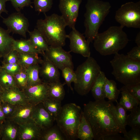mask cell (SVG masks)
Returning a JSON list of instances; mask_svg holds the SVG:
<instances>
[{"label":"cell","instance_id":"obj_15","mask_svg":"<svg viewBox=\"0 0 140 140\" xmlns=\"http://www.w3.org/2000/svg\"><path fill=\"white\" fill-rule=\"evenodd\" d=\"M48 84L42 82L27 87L24 90L28 102L35 106L42 103L48 97Z\"/></svg>","mask_w":140,"mask_h":140},{"label":"cell","instance_id":"obj_4","mask_svg":"<svg viewBox=\"0 0 140 140\" xmlns=\"http://www.w3.org/2000/svg\"><path fill=\"white\" fill-rule=\"evenodd\" d=\"M44 19H38L36 28L41 33L49 46L62 47L68 38L65 30L67 26L61 15L53 13L50 16L45 14Z\"/></svg>","mask_w":140,"mask_h":140},{"label":"cell","instance_id":"obj_33","mask_svg":"<svg viewBox=\"0 0 140 140\" xmlns=\"http://www.w3.org/2000/svg\"><path fill=\"white\" fill-rule=\"evenodd\" d=\"M66 139L59 129L52 127L43 132L41 140H65Z\"/></svg>","mask_w":140,"mask_h":140},{"label":"cell","instance_id":"obj_30","mask_svg":"<svg viewBox=\"0 0 140 140\" xmlns=\"http://www.w3.org/2000/svg\"><path fill=\"white\" fill-rule=\"evenodd\" d=\"M40 67L39 64H37L25 68L27 78V87L35 85L43 82L39 77Z\"/></svg>","mask_w":140,"mask_h":140},{"label":"cell","instance_id":"obj_48","mask_svg":"<svg viewBox=\"0 0 140 140\" xmlns=\"http://www.w3.org/2000/svg\"><path fill=\"white\" fill-rule=\"evenodd\" d=\"M135 41L137 46L140 47V32H139L136 36Z\"/></svg>","mask_w":140,"mask_h":140},{"label":"cell","instance_id":"obj_51","mask_svg":"<svg viewBox=\"0 0 140 140\" xmlns=\"http://www.w3.org/2000/svg\"><path fill=\"white\" fill-rule=\"evenodd\" d=\"M1 66L0 65V70L1 69Z\"/></svg>","mask_w":140,"mask_h":140},{"label":"cell","instance_id":"obj_17","mask_svg":"<svg viewBox=\"0 0 140 140\" xmlns=\"http://www.w3.org/2000/svg\"><path fill=\"white\" fill-rule=\"evenodd\" d=\"M35 105L29 102L17 105L9 119L18 124L25 123L32 119Z\"/></svg>","mask_w":140,"mask_h":140},{"label":"cell","instance_id":"obj_28","mask_svg":"<svg viewBox=\"0 0 140 140\" xmlns=\"http://www.w3.org/2000/svg\"><path fill=\"white\" fill-rule=\"evenodd\" d=\"M65 82L62 83L59 81L48 84V98L61 101L64 98L65 92L64 85Z\"/></svg>","mask_w":140,"mask_h":140},{"label":"cell","instance_id":"obj_44","mask_svg":"<svg viewBox=\"0 0 140 140\" xmlns=\"http://www.w3.org/2000/svg\"><path fill=\"white\" fill-rule=\"evenodd\" d=\"M127 55L132 59L140 61V47L137 46L133 47Z\"/></svg>","mask_w":140,"mask_h":140},{"label":"cell","instance_id":"obj_1","mask_svg":"<svg viewBox=\"0 0 140 140\" xmlns=\"http://www.w3.org/2000/svg\"><path fill=\"white\" fill-rule=\"evenodd\" d=\"M82 111L91 127L94 140H102L105 136L113 134H127L117 119L113 102L104 99L90 101L84 104Z\"/></svg>","mask_w":140,"mask_h":140},{"label":"cell","instance_id":"obj_40","mask_svg":"<svg viewBox=\"0 0 140 140\" xmlns=\"http://www.w3.org/2000/svg\"><path fill=\"white\" fill-rule=\"evenodd\" d=\"M1 105L6 119H9L12 115L16 105L7 102H1Z\"/></svg>","mask_w":140,"mask_h":140},{"label":"cell","instance_id":"obj_14","mask_svg":"<svg viewBox=\"0 0 140 140\" xmlns=\"http://www.w3.org/2000/svg\"><path fill=\"white\" fill-rule=\"evenodd\" d=\"M40 64L39 76L42 81L49 84L60 81V73L58 68L43 54Z\"/></svg>","mask_w":140,"mask_h":140},{"label":"cell","instance_id":"obj_49","mask_svg":"<svg viewBox=\"0 0 140 140\" xmlns=\"http://www.w3.org/2000/svg\"><path fill=\"white\" fill-rule=\"evenodd\" d=\"M3 90V89L1 87V86L0 85V97L2 94V92Z\"/></svg>","mask_w":140,"mask_h":140},{"label":"cell","instance_id":"obj_37","mask_svg":"<svg viewBox=\"0 0 140 140\" xmlns=\"http://www.w3.org/2000/svg\"><path fill=\"white\" fill-rule=\"evenodd\" d=\"M13 76L17 86L24 91L27 85V78L25 68L22 67L20 71Z\"/></svg>","mask_w":140,"mask_h":140},{"label":"cell","instance_id":"obj_9","mask_svg":"<svg viewBox=\"0 0 140 140\" xmlns=\"http://www.w3.org/2000/svg\"><path fill=\"white\" fill-rule=\"evenodd\" d=\"M71 52L70 51H65L62 47L49 46L48 49L43 54L59 69L61 71L66 67L74 69Z\"/></svg>","mask_w":140,"mask_h":140},{"label":"cell","instance_id":"obj_19","mask_svg":"<svg viewBox=\"0 0 140 140\" xmlns=\"http://www.w3.org/2000/svg\"><path fill=\"white\" fill-rule=\"evenodd\" d=\"M18 130V124L11 120L6 119L1 124V140H16Z\"/></svg>","mask_w":140,"mask_h":140},{"label":"cell","instance_id":"obj_41","mask_svg":"<svg viewBox=\"0 0 140 140\" xmlns=\"http://www.w3.org/2000/svg\"><path fill=\"white\" fill-rule=\"evenodd\" d=\"M31 0H6L10 1L15 10L20 12L25 7L31 6Z\"/></svg>","mask_w":140,"mask_h":140},{"label":"cell","instance_id":"obj_20","mask_svg":"<svg viewBox=\"0 0 140 140\" xmlns=\"http://www.w3.org/2000/svg\"><path fill=\"white\" fill-rule=\"evenodd\" d=\"M10 32L0 26V58H3L12 50L15 39L10 35Z\"/></svg>","mask_w":140,"mask_h":140},{"label":"cell","instance_id":"obj_25","mask_svg":"<svg viewBox=\"0 0 140 140\" xmlns=\"http://www.w3.org/2000/svg\"><path fill=\"white\" fill-rule=\"evenodd\" d=\"M12 49L18 52L23 53H33L42 55L43 53L35 48L31 45L29 39L14 40Z\"/></svg>","mask_w":140,"mask_h":140},{"label":"cell","instance_id":"obj_23","mask_svg":"<svg viewBox=\"0 0 140 140\" xmlns=\"http://www.w3.org/2000/svg\"><path fill=\"white\" fill-rule=\"evenodd\" d=\"M77 137L81 140H92L94 136L91 127L84 117L82 111L78 128Z\"/></svg>","mask_w":140,"mask_h":140},{"label":"cell","instance_id":"obj_11","mask_svg":"<svg viewBox=\"0 0 140 140\" xmlns=\"http://www.w3.org/2000/svg\"><path fill=\"white\" fill-rule=\"evenodd\" d=\"M3 18V22L7 30L13 33L18 34L26 38L29 26L28 19L20 12L10 14L7 17Z\"/></svg>","mask_w":140,"mask_h":140},{"label":"cell","instance_id":"obj_39","mask_svg":"<svg viewBox=\"0 0 140 140\" xmlns=\"http://www.w3.org/2000/svg\"><path fill=\"white\" fill-rule=\"evenodd\" d=\"M1 68L8 73L13 76L19 72L22 67L17 63L14 64H2Z\"/></svg>","mask_w":140,"mask_h":140},{"label":"cell","instance_id":"obj_34","mask_svg":"<svg viewBox=\"0 0 140 140\" xmlns=\"http://www.w3.org/2000/svg\"><path fill=\"white\" fill-rule=\"evenodd\" d=\"M116 102L117 104L115 106V110L117 119L122 129L127 132L125 129L128 117L127 111L117 101Z\"/></svg>","mask_w":140,"mask_h":140},{"label":"cell","instance_id":"obj_10","mask_svg":"<svg viewBox=\"0 0 140 140\" xmlns=\"http://www.w3.org/2000/svg\"><path fill=\"white\" fill-rule=\"evenodd\" d=\"M82 0H59V8L61 15L67 26L75 28L79 7Z\"/></svg>","mask_w":140,"mask_h":140},{"label":"cell","instance_id":"obj_16","mask_svg":"<svg viewBox=\"0 0 140 140\" xmlns=\"http://www.w3.org/2000/svg\"><path fill=\"white\" fill-rule=\"evenodd\" d=\"M32 119L43 130L44 132L52 127L54 119L44 107L42 103L35 106Z\"/></svg>","mask_w":140,"mask_h":140},{"label":"cell","instance_id":"obj_35","mask_svg":"<svg viewBox=\"0 0 140 140\" xmlns=\"http://www.w3.org/2000/svg\"><path fill=\"white\" fill-rule=\"evenodd\" d=\"M62 77L65 80V83L71 90L73 91V89L71 86L72 82L74 84L77 82L76 74L73 69L69 67L64 68L61 71Z\"/></svg>","mask_w":140,"mask_h":140},{"label":"cell","instance_id":"obj_38","mask_svg":"<svg viewBox=\"0 0 140 140\" xmlns=\"http://www.w3.org/2000/svg\"><path fill=\"white\" fill-rule=\"evenodd\" d=\"M18 53L12 50L3 58L2 64H14L18 63Z\"/></svg>","mask_w":140,"mask_h":140},{"label":"cell","instance_id":"obj_12","mask_svg":"<svg viewBox=\"0 0 140 140\" xmlns=\"http://www.w3.org/2000/svg\"><path fill=\"white\" fill-rule=\"evenodd\" d=\"M69 40V47L71 52L79 54L85 57L90 56V43L86 40L83 34L75 28L72 29L68 35Z\"/></svg>","mask_w":140,"mask_h":140},{"label":"cell","instance_id":"obj_22","mask_svg":"<svg viewBox=\"0 0 140 140\" xmlns=\"http://www.w3.org/2000/svg\"><path fill=\"white\" fill-rule=\"evenodd\" d=\"M121 97L119 103L126 111H130L140 104V102L130 94L124 86L120 89Z\"/></svg>","mask_w":140,"mask_h":140},{"label":"cell","instance_id":"obj_21","mask_svg":"<svg viewBox=\"0 0 140 140\" xmlns=\"http://www.w3.org/2000/svg\"><path fill=\"white\" fill-rule=\"evenodd\" d=\"M28 32L30 36L29 40L35 48L43 53L48 49L49 46L41 33L36 28Z\"/></svg>","mask_w":140,"mask_h":140},{"label":"cell","instance_id":"obj_45","mask_svg":"<svg viewBox=\"0 0 140 140\" xmlns=\"http://www.w3.org/2000/svg\"><path fill=\"white\" fill-rule=\"evenodd\" d=\"M102 140H125V139L119 133H116L105 136Z\"/></svg>","mask_w":140,"mask_h":140},{"label":"cell","instance_id":"obj_32","mask_svg":"<svg viewBox=\"0 0 140 140\" xmlns=\"http://www.w3.org/2000/svg\"><path fill=\"white\" fill-rule=\"evenodd\" d=\"M128 115L127 125L131 128L140 129V106L132 109Z\"/></svg>","mask_w":140,"mask_h":140},{"label":"cell","instance_id":"obj_2","mask_svg":"<svg viewBox=\"0 0 140 140\" xmlns=\"http://www.w3.org/2000/svg\"><path fill=\"white\" fill-rule=\"evenodd\" d=\"M121 26H112L101 33H98L93 41L96 50L101 55H108L118 53L129 41L127 34Z\"/></svg>","mask_w":140,"mask_h":140},{"label":"cell","instance_id":"obj_18","mask_svg":"<svg viewBox=\"0 0 140 140\" xmlns=\"http://www.w3.org/2000/svg\"><path fill=\"white\" fill-rule=\"evenodd\" d=\"M0 101L1 102H7L15 105L28 102L24 91L18 87L3 90Z\"/></svg>","mask_w":140,"mask_h":140},{"label":"cell","instance_id":"obj_31","mask_svg":"<svg viewBox=\"0 0 140 140\" xmlns=\"http://www.w3.org/2000/svg\"><path fill=\"white\" fill-rule=\"evenodd\" d=\"M0 85L3 90L17 87L13 75L2 68L0 70Z\"/></svg>","mask_w":140,"mask_h":140},{"label":"cell","instance_id":"obj_27","mask_svg":"<svg viewBox=\"0 0 140 140\" xmlns=\"http://www.w3.org/2000/svg\"><path fill=\"white\" fill-rule=\"evenodd\" d=\"M42 60L38 54L18 53V63L23 68L35 64H40Z\"/></svg>","mask_w":140,"mask_h":140},{"label":"cell","instance_id":"obj_7","mask_svg":"<svg viewBox=\"0 0 140 140\" xmlns=\"http://www.w3.org/2000/svg\"><path fill=\"white\" fill-rule=\"evenodd\" d=\"M101 71L100 66L93 58H87L75 71L77 79L76 82L74 84L76 92L81 96L87 94Z\"/></svg>","mask_w":140,"mask_h":140},{"label":"cell","instance_id":"obj_43","mask_svg":"<svg viewBox=\"0 0 140 140\" xmlns=\"http://www.w3.org/2000/svg\"><path fill=\"white\" fill-rule=\"evenodd\" d=\"M124 137L125 140H140V129L132 128Z\"/></svg>","mask_w":140,"mask_h":140},{"label":"cell","instance_id":"obj_24","mask_svg":"<svg viewBox=\"0 0 140 140\" xmlns=\"http://www.w3.org/2000/svg\"><path fill=\"white\" fill-rule=\"evenodd\" d=\"M106 76L104 72L101 71L93 85L90 91L95 100L105 98L104 87Z\"/></svg>","mask_w":140,"mask_h":140},{"label":"cell","instance_id":"obj_5","mask_svg":"<svg viewBox=\"0 0 140 140\" xmlns=\"http://www.w3.org/2000/svg\"><path fill=\"white\" fill-rule=\"evenodd\" d=\"M110 63L113 69L112 74L117 81L125 86L140 83V61L118 53Z\"/></svg>","mask_w":140,"mask_h":140},{"label":"cell","instance_id":"obj_8","mask_svg":"<svg viewBox=\"0 0 140 140\" xmlns=\"http://www.w3.org/2000/svg\"><path fill=\"white\" fill-rule=\"evenodd\" d=\"M115 18L124 27L140 28V1L125 3L116 11Z\"/></svg>","mask_w":140,"mask_h":140},{"label":"cell","instance_id":"obj_29","mask_svg":"<svg viewBox=\"0 0 140 140\" xmlns=\"http://www.w3.org/2000/svg\"><path fill=\"white\" fill-rule=\"evenodd\" d=\"M42 103L45 109L55 121L62 109L61 101L48 97Z\"/></svg>","mask_w":140,"mask_h":140},{"label":"cell","instance_id":"obj_42","mask_svg":"<svg viewBox=\"0 0 140 140\" xmlns=\"http://www.w3.org/2000/svg\"><path fill=\"white\" fill-rule=\"evenodd\" d=\"M125 86L129 93L140 102V83Z\"/></svg>","mask_w":140,"mask_h":140},{"label":"cell","instance_id":"obj_26","mask_svg":"<svg viewBox=\"0 0 140 140\" xmlns=\"http://www.w3.org/2000/svg\"><path fill=\"white\" fill-rule=\"evenodd\" d=\"M105 98L109 101L117 102L120 91L117 88L116 82L113 80H109L106 77L105 78L104 87Z\"/></svg>","mask_w":140,"mask_h":140},{"label":"cell","instance_id":"obj_50","mask_svg":"<svg viewBox=\"0 0 140 140\" xmlns=\"http://www.w3.org/2000/svg\"><path fill=\"white\" fill-rule=\"evenodd\" d=\"M2 123L0 122V140H1V124H2Z\"/></svg>","mask_w":140,"mask_h":140},{"label":"cell","instance_id":"obj_3","mask_svg":"<svg viewBox=\"0 0 140 140\" xmlns=\"http://www.w3.org/2000/svg\"><path fill=\"white\" fill-rule=\"evenodd\" d=\"M111 6L108 2L87 0L84 22V34L90 43L94 40L99 29L110 11Z\"/></svg>","mask_w":140,"mask_h":140},{"label":"cell","instance_id":"obj_46","mask_svg":"<svg viewBox=\"0 0 140 140\" xmlns=\"http://www.w3.org/2000/svg\"><path fill=\"white\" fill-rule=\"evenodd\" d=\"M6 2V0H0V17H2L1 14L3 12L8 14V11L6 10L5 7Z\"/></svg>","mask_w":140,"mask_h":140},{"label":"cell","instance_id":"obj_6","mask_svg":"<svg viewBox=\"0 0 140 140\" xmlns=\"http://www.w3.org/2000/svg\"><path fill=\"white\" fill-rule=\"evenodd\" d=\"M81 111L80 107L74 103H67L62 106L55 121L58 128L66 139L74 140L78 138L77 133Z\"/></svg>","mask_w":140,"mask_h":140},{"label":"cell","instance_id":"obj_47","mask_svg":"<svg viewBox=\"0 0 140 140\" xmlns=\"http://www.w3.org/2000/svg\"><path fill=\"white\" fill-rule=\"evenodd\" d=\"M0 101V122L2 123L6 120L1 105Z\"/></svg>","mask_w":140,"mask_h":140},{"label":"cell","instance_id":"obj_36","mask_svg":"<svg viewBox=\"0 0 140 140\" xmlns=\"http://www.w3.org/2000/svg\"><path fill=\"white\" fill-rule=\"evenodd\" d=\"M33 3L36 11L45 14L51 9L53 2V0H33Z\"/></svg>","mask_w":140,"mask_h":140},{"label":"cell","instance_id":"obj_13","mask_svg":"<svg viewBox=\"0 0 140 140\" xmlns=\"http://www.w3.org/2000/svg\"><path fill=\"white\" fill-rule=\"evenodd\" d=\"M18 125V132L16 140H41L44 131L32 119Z\"/></svg>","mask_w":140,"mask_h":140}]
</instances>
